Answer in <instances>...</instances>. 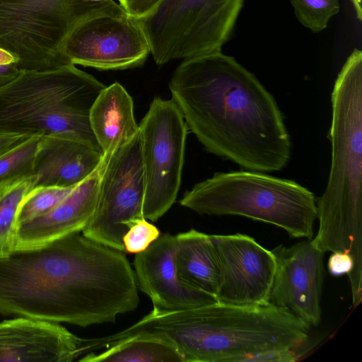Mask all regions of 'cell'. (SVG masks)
<instances>
[{
	"instance_id": "obj_1",
	"label": "cell",
	"mask_w": 362,
	"mask_h": 362,
	"mask_svg": "<svg viewBox=\"0 0 362 362\" xmlns=\"http://www.w3.org/2000/svg\"><path fill=\"white\" fill-rule=\"evenodd\" d=\"M126 252L76 232L0 259V314L82 327L114 322L139 296Z\"/></svg>"
},
{
	"instance_id": "obj_2",
	"label": "cell",
	"mask_w": 362,
	"mask_h": 362,
	"mask_svg": "<svg viewBox=\"0 0 362 362\" xmlns=\"http://www.w3.org/2000/svg\"><path fill=\"white\" fill-rule=\"evenodd\" d=\"M172 100L206 151L247 170H282L291 140L273 95L221 52L184 61L169 82Z\"/></svg>"
},
{
	"instance_id": "obj_3",
	"label": "cell",
	"mask_w": 362,
	"mask_h": 362,
	"mask_svg": "<svg viewBox=\"0 0 362 362\" xmlns=\"http://www.w3.org/2000/svg\"><path fill=\"white\" fill-rule=\"evenodd\" d=\"M328 134L332 159L327 186L316 198L319 228L312 238L324 253L346 252L350 286L362 285V52L355 49L336 79Z\"/></svg>"
},
{
	"instance_id": "obj_4",
	"label": "cell",
	"mask_w": 362,
	"mask_h": 362,
	"mask_svg": "<svg viewBox=\"0 0 362 362\" xmlns=\"http://www.w3.org/2000/svg\"><path fill=\"white\" fill-rule=\"evenodd\" d=\"M310 327L288 309L221 303L163 312L158 336L171 344L183 362H241L263 352L296 349Z\"/></svg>"
},
{
	"instance_id": "obj_5",
	"label": "cell",
	"mask_w": 362,
	"mask_h": 362,
	"mask_svg": "<svg viewBox=\"0 0 362 362\" xmlns=\"http://www.w3.org/2000/svg\"><path fill=\"white\" fill-rule=\"evenodd\" d=\"M105 86L74 64L43 71L21 70L0 87V132L64 134L102 151L89 117Z\"/></svg>"
},
{
	"instance_id": "obj_6",
	"label": "cell",
	"mask_w": 362,
	"mask_h": 362,
	"mask_svg": "<svg viewBox=\"0 0 362 362\" xmlns=\"http://www.w3.org/2000/svg\"><path fill=\"white\" fill-rule=\"evenodd\" d=\"M180 204L199 214L235 215L273 224L292 238L312 239L316 197L306 187L265 173H216L187 191Z\"/></svg>"
},
{
	"instance_id": "obj_7",
	"label": "cell",
	"mask_w": 362,
	"mask_h": 362,
	"mask_svg": "<svg viewBox=\"0 0 362 362\" xmlns=\"http://www.w3.org/2000/svg\"><path fill=\"white\" fill-rule=\"evenodd\" d=\"M122 11L115 0H0V47L20 70L71 64L62 52L71 30L93 14Z\"/></svg>"
},
{
	"instance_id": "obj_8",
	"label": "cell",
	"mask_w": 362,
	"mask_h": 362,
	"mask_svg": "<svg viewBox=\"0 0 362 362\" xmlns=\"http://www.w3.org/2000/svg\"><path fill=\"white\" fill-rule=\"evenodd\" d=\"M244 0H160L139 21L156 64L221 52Z\"/></svg>"
},
{
	"instance_id": "obj_9",
	"label": "cell",
	"mask_w": 362,
	"mask_h": 362,
	"mask_svg": "<svg viewBox=\"0 0 362 362\" xmlns=\"http://www.w3.org/2000/svg\"><path fill=\"white\" fill-rule=\"evenodd\" d=\"M188 130L174 101L158 97L139 124L145 180L143 211L147 220L156 221L176 200Z\"/></svg>"
},
{
	"instance_id": "obj_10",
	"label": "cell",
	"mask_w": 362,
	"mask_h": 362,
	"mask_svg": "<svg viewBox=\"0 0 362 362\" xmlns=\"http://www.w3.org/2000/svg\"><path fill=\"white\" fill-rule=\"evenodd\" d=\"M100 174L96 209L81 232L125 252L124 235L144 218L145 180L139 133L109 156H103Z\"/></svg>"
},
{
	"instance_id": "obj_11",
	"label": "cell",
	"mask_w": 362,
	"mask_h": 362,
	"mask_svg": "<svg viewBox=\"0 0 362 362\" xmlns=\"http://www.w3.org/2000/svg\"><path fill=\"white\" fill-rule=\"evenodd\" d=\"M62 52L74 65L121 70L141 66L150 46L137 18L124 11H110L79 22L66 37Z\"/></svg>"
},
{
	"instance_id": "obj_12",
	"label": "cell",
	"mask_w": 362,
	"mask_h": 362,
	"mask_svg": "<svg viewBox=\"0 0 362 362\" xmlns=\"http://www.w3.org/2000/svg\"><path fill=\"white\" fill-rule=\"evenodd\" d=\"M216 255L218 303L243 307L269 304L275 274L272 250L241 233L210 235Z\"/></svg>"
},
{
	"instance_id": "obj_13",
	"label": "cell",
	"mask_w": 362,
	"mask_h": 362,
	"mask_svg": "<svg viewBox=\"0 0 362 362\" xmlns=\"http://www.w3.org/2000/svg\"><path fill=\"white\" fill-rule=\"evenodd\" d=\"M276 269L269 304L288 309L310 328L321 320L320 299L325 253L312 239L272 250Z\"/></svg>"
},
{
	"instance_id": "obj_14",
	"label": "cell",
	"mask_w": 362,
	"mask_h": 362,
	"mask_svg": "<svg viewBox=\"0 0 362 362\" xmlns=\"http://www.w3.org/2000/svg\"><path fill=\"white\" fill-rule=\"evenodd\" d=\"M177 249L176 235L167 233L135 255L137 286L151 300L153 310H184L218 302L214 295L196 289L180 279L175 262Z\"/></svg>"
},
{
	"instance_id": "obj_15",
	"label": "cell",
	"mask_w": 362,
	"mask_h": 362,
	"mask_svg": "<svg viewBox=\"0 0 362 362\" xmlns=\"http://www.w3.org/2000/svg\"><path fill=\"white\" fill-rule=\"evenodd\" d=\"M82 339L59 323L24 317L0 322V362H71Z\"/></svg>"
},
{
	"instance_id": "obj_16",
	"label": "cell",
	"mask_w": 362,
	"mask_h": 362,
	"mask_svg": "<svg viewBox=\"0 0 362 362\" xmlns=\"http://www.w3.org/2000/svg\"><path fill=\"white\" fill-rule=\"evenodd\" d=\"M100 175L99 165L49 213L19 224L16 250L39 248L69 234L81 232L96 209Z\"/></svg>"
},
{
	"instance_id": "obj_17",
	"label": "cell",
	"mask_w": 362,
	"mask_h": 362,
	"mask_svg": "<svg viewBox=\"0 0 362 362\" xmlns=\"http://www.w3.org/2000/svg\"><path fill=\"white\" fill-rule=\"evenodd\" d=\"M102 158V151L74 137L41 136L33 165L35 188L76 186L98 168Z\"/></svg>"
},
{
	"instance_id": "obj_18",
	"label": "cell",
	"mask_w": 362,
	"mask_h": 362,
	"mask_svg": "<svg viewBox=\"0 0 362 362\" xmlns=\"http://www.w3.org/2000/svg\"><path fill=\"white\" fill-rule=\"evenodd\" d=\"M90 124L103 152L109 156L139 133L130 95L118 82L100 92L90 112Z\"/></svg>"
},
{
	"instance_id": "obj_19",
	"label": "cell",
	"mask_w": 362,
	"mask_h": 362,
	"mask_svg": "<svg viewBox=\"0 0 362 362\" xmlns=\"http://www.w3.org/2000/svg\"><path fill=\"white\" fill-rule=\"evenodd\" d=\"M176 237L175 262L179 277L186 284L216 297L218 268L210 235L192 228Z\"/></svg>"
},
{
	"instance_id": "obj_20",
	"label": "cell",
	"mask_w": 362,
	"mask_h": 362,
	"mask_svg": "<svg viewBox=\"0 0 362 362\" xmlns=\"http://www.w3.org/2000/svg\"><path fill=\"white\" fill-rule=\"evenodd\" d=\"M81 362H182L177 351L162 340L149 337L133 338L105 351L90 352Z\"/></svg>"
},
{
	"instance_id": "obj_21",
	"label": "cell",
	"mask_w": 362,
	"mask_h": 362,
	"mask_svg": "<svg viewBox=\"0 0 362 362\" xmlns=\"http://www.w3.org/2000/svg\"><path fill=\"white\" fill-rule=\"evenodd\" d=\"M35 176L28 175L0 185V259L16 250L17 216L19 208L35 188Z\"/></svg>"
},
{
	"instance_id": "obj_22",
	"label": "cell",
	"mask_w": 362,
	"mask_h": 362,
	"mask_svg": "<svg viewBox=\"0 0 362 362\" xmlns=\"http://www.w3.org/2000/svg\"><path fill=\"white\" fill-rule=\"evenodd\" d=\"M41 136H32L0 155V185L12 180L31 175L33 161Z\"/></svg>"
},
{
	"instance_id": "obj_23",
	"label": "cell",
	"mask_w": 362,
	"mask_h": 362,
	"mask_svg": "<svg viewBox=\"0 0 362 362\" xmlns=\"http://www.w3.org/2000/svg\"><path fill=\"white\" fill-rule=\"evenodd\" d=\"M74 187L34 188L25 198L19 208L17 227L19 224L49 213L72 191Z\"/></svg>"
},
{
	"instance_id": "obj_24",
	"label": "cell",
	"mask_w": 362,
	"mask_h": 362,
	"mask_svg": "<svg viewBox=\"0 0 362 362\" xmlns=\"http://www.w3.org/2000/svg\"><path fill=\"white\" fill-rule=\"evenodd\" d=\"M290 2L298 21L314 33L325 29L340 8L339 0H290Z\"/></svg>"
},
{
	"instance_id": "obj_25",
	"label": "cell",
	"mask_w": 362,
	"mask_h": 362,
	"mask_svg": "<svg viewBox=\"0 0 362 362\" xmlns=\"http://www.w3.org/2000/svg\"><path fill=\"white\" fill-rule=\"evenodd\" d=\"M160 235V230L146 218L134 223L123 236L125 252L138 254L146 250Z\"/></svg>"
},
{
	"instance_id": "obj_26",
	"label": "cell",
	"mask_w": 362,
	"mask_h": 362,
	"mask_svg": "<svg viewBox=\"0 0 362 362\" xmlns=\"http://www.w3.org/2000/svg\"><path fill=\"white\" fill-rule=\"evenodd\" d=\"M354 267L352 257L346 252H332L329 256L327 268L333 276L349 275Z\"/></svg>"
},
{
	"instance_id": "obj_27",
	"label": "cell",
	"mask_w": 362,
	"mask_h": 362,
	"mask_svg": "<svg viewBox=\"0 0 362 362\" xmlns=\"http://www.w3.org/2000/svg\"><path fill=\"white\" fill-rule=\"evenodd\" d=\"M294 351L295 349H286L263 352L247 356L241 362H291L299 358Z\"/></svg>"
},
{
	"instance_id": "obj_28",
	"label": "cell",
	"mask_w": 362,
	"mask_h": 362,
	"mask_svg": "<svg viewBox=\"0 0 362 362\" xmlns=\"http://www.w3.org/2000/svg\"><path fill=\"white\" fill-rule=\"evenodd\" d=\"M124 11L137 19L151 11L160 0H117Z\"/></svg>"
},
{
	"instance_id": "obj_29",
	"label": "cell",
	"mask_w": 362,
	"mask_h": 362,
	"mask_svg": "<svg viewBox=\"0 0 362 362\" xmlns=\"http://www.w3.org/2000/svg\"><path fill=\"white\" fill-rule=\"evenodd\" d=\"M31 136L28 134L0 132V155L18 146Z\"/></svg>"
},
{
	"instance_id": "obj_30",
	"label": "cell",
	"mask_w": 362,
	"mask_h": 362,
	"mask_svg": "<svg viewBox=\"0 0 362 362\" xmlns=\"http://www.w3.org/2000/svg\"><path fill=\"white\" fill-rule=\"evenodd\" d=\"M20 71L14 64L0 66V87L14 79Z\"/></svg>"
},
{
	"instance_id": "obj_31",
	"label": "cell",
	"mask_w": 362,
	"mask_h": 362,
	"mask_svg": "<svg viewBox=\"0 0 362 362\" xmlns=\"http://www.w3.org/2000/svg\"><path fill=\"white\" fill-rule=\"evenodd\" d=\"M18 59L11 52L0 47V66L14 64L16 65Z\"/></svg>"
},
{
	"instance_id": "obj_32",
	"label": "cell",
	"mask_w": 362,
	"mask_h": 362,
	"mask_svg": "<svg viewBox=\"0 0 362 362\" xmlns=\"http://www.w3.org/2000/svg\"><path fill=\"white\" fill-rule=\"evenodd\" d=\"M356 12V18L360 21L362 20L361 0H350Z\"/></svg>"
}]
</instances>
